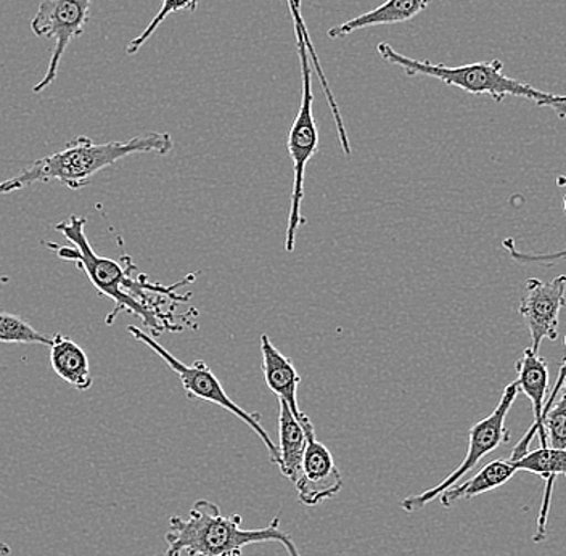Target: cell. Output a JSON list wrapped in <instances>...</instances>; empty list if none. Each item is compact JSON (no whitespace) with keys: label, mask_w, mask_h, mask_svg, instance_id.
Wrapping results in <instances>:
<instances>
[{"label":"cell","mask_w":566,"mask_h":556,"mask_svg":"<svg viewBox=\"0 0 566 556\" xmlns=\"http://www.w3.org/2000/svg\"><path fill=\"white\" fill-rule=\"evenodd\" d=\"M127 331H129L130 335H133L137 342L144 343L147 348L157 353L158 356L171 367V370L179 377L180 385H182L187 398L214 403V406L228 410L232 416L242 420L247 427H250L253 433H256L258 438L263 441L265 449H268L269 460L281 469V452H279V445H275L271 436H269L263 424H261L260 413L247 412L239 403L233 402V400L229 398L228 392L224 391V388H222L221 381L218 380V377L212 374L211 368L208 367L203 360H195L193 364L187 366L182 360L177 359L175 354L163 348L157 339L148 335V333L134 327V325H129Z\"/></svg>","instance_id":"6"},{"label":"cell","mask_w":566,"mask_h":556,"mask_svg":"<svg viewBox=\"0 0 566 556\" xmlns=\"http://www.w3.org/2000/svg\"><path fill=\"white\" fill-rule=\"evenodd\" d=\"M92 0H42L31 21V30L38 38L53 39L48 73L35 84V94L44 92L55 83L60 63L74 39L81 38L88 23Z\"/></svg>","instance_id":"8"},{"label":"cell","mask_w":566,"mask_h":556,"mask_svg":"<svg viewBox=\"0 0 566 556\" xmlns=\"http://www.w3.org/2000/svg\"><path fill=\"white\" fill-rule=\"evenodd\" d=\"M566 306V275L551 282L530 279L525 296L520 301L518 313L525 321L531 336V349L537 353L544 339L557 342L560 313Z\"/></svg>","instance_id":"9"},{"label":"cell","mask_w":566,"mask_h":556,"mask_svg":"<svg viewBox=\"0 0 566 556\" xmlns=\"http://www.w3.org/2000/svg\"><path fill=\"white\" fill-rule=\"evenodd\" d=\"M198 6H200V0H161V6H159L158 13L154 17V20L147 24V28L140 34H137V38H134L127 44V55L139 53L140 49L150 41L151 35L157 33L158 28L161 27L166 18L177 12H197Z\"/></svg>","instance_id":"21"},{"label":"cell","mask_w":566,"mask_h":556,"mask_svg":"<svg viewBox=\"0 0 566 556\" xmlns=\"http://www.w3.org/2000/svg\"><path fill=\"white\" fill-rule=\"evenodd\" d=\"M518 392L520 388L515 381L505 386L502 398L499 400L494 412L483 418V420L476 421V423L470 428L469 451H467L465 459L462 460V463H460L458 469L452 471L442 483L438 484V486L428 489V491L422 492V494L406 497L405 501L401 502L405 512H419L424 505L437 501L446 489L454 486L469 471L475 469L478 463L481 462V459L490 455L491 452H494L495 449L501 448V445L511 442L512 434L511 431L507 430V427H505V418H507L509 412H511L513 402L518 398Z\"/></svg>","instance_id":"7"},{"label":"cell","mask_w":566,"mask_h":556,"mask_svg":"<svg viewBox=\"0 0 566 556\" xmlns=\"http://www.w3.org/2000/svg\"><path fill=\"white\" fill-rule=\"evenodd\" d=\"M9 282H10V279L7 277V275L0 274V285H2V283H9Z\"/></svg>","instance_id":"26"},{"label":"cell","mask_w":566,"mask_h":556,"mask_svg":"<svg viewBox=\"0 0 566 556\" xmlns=\"http://www.w3.org/2000/svg\"><path fill=\"white\" fill-rule=\"evenodd\" d=\"M301 421L306 431L307 445L295 487L301 504L317 506L342 492L343 474L336 466L334 455L328 451L327 445L317 441L316 430L310 417L306 416Z\"/></svg>","instance_id":"10"},{"label":"cell","mask_w":566,"mask_h":556,"mask_svg":"<svg viewBox=\"0 0 566 556\" xmlns=\"http://www.w3.org/2000/svg\"><path fill=\"white\" fill-rule=\"evenodd\" d=\"M431 2L433 0H387L370 12L336 24L327 31V35L331 39H343L366 28L406 23L422 13Z\"/></svg>","instance_id":"14"},{"label":"cell","mask_w":566,"mask_h":556,"mask_svg":"<svg viewBox=\"0 0 566 556\" xmlns=\"http://www.w3.org/2000/svg\"><path fill=\"white\" fill-rule=\"evenodd\" d=\"M261 354H263V375L268 388L285 400L292 409L293 416L303 420L304 413L301 412L298 403V388L301 377L289 357L283 356L281 350L275 348L269 335L261 336Z\"/></svg>","instance_id":"13"},{"label":"cell","mask_w":566,"mask_h":556,"mask_svg":"<svg viewBox=\"0 0 566 556\" xmlns=\"http://www.w3.org/2000/svg\"><path fill=\"white\" fill-rule=\"evenodd\" d=\"M281 513L260 529H243L240 515L224 516L214 502H195L189 516H171L165 541V556H243L248 545L275 542L289 556H301L292 536L281 527Z\"/></svg>","instance_id":"2"},{"label":"cell","mask_w":566,"mask_h":556,"mask_svg":"<svg viewBox=\"0 0 566 556\" xmlns=\"http://www.w3.org/2000/svg\"><path fill=\"white\" fill-rule=\"evenodd\" d=\"M512 462V460H511ZM518 471L536 474L546 481L543 506H541L539 518H537L536 534L534 542H544L547 536L548 508H551L552 489L558 476L566 478V449H555L541 445L536 451L525 453L522 459L512 462Z\"/></svg>","instance_id":"12"},{"label":"cell","mask_w":566,"mask_h":556,"mask_svg":"<svg viewBox=\"0 0 566 556\" xmlns=\"http://www.w3.org/2000/svg\"><path fill=\"white\" fill-rule=\"evenodd\" d=\"M537 106H551V108H554L555 113H557L560 118L566 119V95L552 94L551 98L539 102Z\"/></svg>","instance_id":"22"},{"label":"cell","mask_w":566,"mask_h":556,"mask_svg":"<svg viewBox=\"0 0 566 556\" xmlns=\"http://www.w3.org/2000/svg\"><path fill=\"white\" fill-rule=\"evenodd\" d=\"M516 375L518 377H516L515 382L518 385L520 391H523V395L533 403L534 421L528 433L523 436L522 441L513 449L511 459H509L512 462L522 459L525 453L530 452L528 448L534 434L539 436L543 448L548 445L546 433H544V410H546L548 392L547 363L533 349H525L518 363H516Z\"/></svg>","instance_id":"11"},{"label":"cell","mask_w":566,"mask_h":556,"mask_svg":"<svg viewBox=\"0 0 566 556\" xmlns=\"http://www.w3.org/2000/svg\"><path fill=\"white\" fill-rule=\"evenodd\" d=\"M296 51H298L301 66V102L298 115H296L295 122L290 127L289 137H286V150L292 159L293 175H295L292 198H290L292 207H290L285 233L286 253L295 251L296 233L304 224V218L301 214L304 176H306L307 165L318 151V129L316 118H314L313 66H311L313 63H311L304 41H296Z\"/></svg>","instance_id":"5"},{"label":"cell","mask_w":566,"mask_h":556,"mask_svg":"<svg viewBox=\"0 0 566 556\" xmlns=\"http://www.w3.org/2000/svg\"><path fill=\"white\" fill-rule=\"evenodd\" d=\"M557 186L560 187V189H566V176L558 177ZM564 209H565V214H566V195L564 198Z\"/></svg>","instance_id":"24"},{"label":"cell","mask_w":566,"mask_h":556,"mask_svg":"<svg viewBox=\"0 0 566 556\" xmlns=\"http://www.w3.org/2000/svg\"><path fill=\"white\" fill-rule=\"evenodd\" d=\"M516 473H518V470L511 460H494V462L484 465L476 474H473L470 480L446 489L440 495L441 505L444 508H451L460 501H470V499H475L478 495L495 491V489L507 484Z\"/></svg>","instance_id":"16"},{"label":"cell","mask_w":566,"mask_h":556,"mask_svg":"<svg viewBox=\"0 0 566 556\" xmlns=\"http://www.w3.org/2000/svg\"><path fill=\"white\" fill-rule=\"evenodd\" d=\"M0 343L7 345H42L51 346L52 336L35 331L20 315L0 311Z\"/></svg>","instance_id":"20"},{"label":"cell","mask_w":566,"mask_h":556,"mask_svg":"<svg viewBox=\"0 0 566 556\" xmlns=\"http://www.w3.org/2000/svg\"><path fill=\"white\" fill-rule=\"evenodd\" d=\"M544 433L551 448L566 449V354L557 385L544 410Z\"/></svg>","instance_id":"18"},{"label":"cell","mask_w":566,"mask_h":556,"mask_svg":"<svg viewBox=\"0 0 566 556\" xmlns=\"http://www.w3.org/2000/svg\"><path fill=\"white\" fill-rule=\"evenodd\" d=\"M87 219L81 216H71L66 221L55 225L63 237L73 248L62 246L59 243L45 242V246L53 251L60 260L74 262L77 269L87 275L94 289L102 296L115 301V311L108 315L106 324H113L116 315L127 313L136 315L145 327L151 328L155 335L169 331L168 321L161 317V314L155 310L150 296H145V292H165L168 289H159L157 285H150L145 279L139 280L130 277V272L136 271V265L129 262L124 267L122 261L108 260V258L98 256L94 248L88 243L86 235Z\"/></svg>","instance_id":"1"},{"label":"cell","mask_w":566,"mask_h":556,"mask_svg":"<svg viewBox=\"0 0 566 556\" xmlns=\"http://www.w3.org/2000/svg\"><path fill=\"white\" fill-rule=\"evenodd\" d=\"M21 189H24V186L17 176L13 179L6 180V182H0V195L12 193V191Z\"/></svg>","instance_id":"23"},{"label":"cell","mask_w":566,"mask_h":556,"mask_svg":"<svg viewBox=\"0 0 566 556\" xmlns=\"http://www.w3.org/2000/svg\"><path fill=\"white\" fill-rule=\"evenodd\" d=\"M10 545L6 544V542L0 541V556H9L10 555Z\"/></svg>","instance_id":"25"},{"label":"cell","mask_w":566,"mask_h":556,"mask_svg":"<svg viewBox=\"0 0 566 556\" xmlns=\"http://www.w3.org/2000/svg\"><path fill=\"white\" fill-rule=\"evenodd\" d=\"M175 147L171 134L148 133L127 141L95 144L86 136L70 140L62 150L38 159L18 175L24 187L35 182H59L70 190L88 186L98 172L118 162L119 159L140 154H157L165 157Z\"/></svg>","instance_id":"3"},{"label":"cell","mask_w":566,"mask_h":556,"mask_svg":"<svg viewBox=\"0 0 566 556\" xmlns=\"http://www.w3.org/2000/svg\"><path fill=\"white\" fill-rule=\"evenodd\" d=\"M49 348L53 371L77 391H88L94 380L86 350L62 333L52 336V345Z\"/></svg>","instance_id":"15"},{"label":"cell","mask_w":566,"mask_h":556,"mask_svg":"<svg viewBox=\"0 0 566 556\" xmlns=\"http://www.w3.org/2000/svg\"><path fill=\"white\" fill-rule=\"evenodd\" d=\"M377 52L389 65L398 66L405 71L407 76H424L431 80L441 81L446 86L462 88L472 95H488L494 102L505 101L507 97H522L528 101L539 102L551 98L548 92L537 91L531 84L513 80L504 73V63L501 60L491 62L470 63V65L448 66L434 65L427 60L410 59L402 55L388 42H380Z\"/></svg>","instance_id":"4"},{"label":"cell","mask_w":566,"mask_h":556,"mask_svg":"<svg viewBox=\"0 0 566 556\" xmlns=\"http://www.w3.org/2000/svg\"><path fill=\"white\" fill-rule=\"evenodd\" d=\"M289 3L290 15H292L293 30H295L296 41H304L307 53L311 56V63L314 69L317 70V77L321 81L322 91H324L327 104L331 106L332 115H334L336 133L343 134L346 130L345 123H343L342 112L339 106L336 104L334 92H332L331 84H328L327 77H325L324 70H322L321 60L314 48L313 41H311L310 30H307L306 21H304L303 13H301V0H286Z\"/></svg>","instance_id":"19"},{"label":"cell","mask_w":566,"mask_h":556,"mask_svg":"<svg viewBox=\"0 0 566 556\" xmlns=\"http://www.w3.org/2000/svg\"><path fill=\"white\" fill-rule=\"evenodd\" d=\"M306 445L307 436L303 421L293 416L285 400L279 399V452H281L279 470L293 484L298 481Z\"/></svg>","instance_id":"17"}]
</instances>
